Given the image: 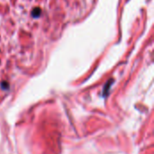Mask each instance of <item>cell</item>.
Masks as SVG:
<instances>
[{
  "instance_id": "3957f363",
  "label": "cell",
  "mask_w": 154,
  "mask_h": 154,
  "mask_svg": "<svg viewBox=\"0 0 154 154\" xmlns=\"http://www.w3.org/2000/svg\"><path fill=\"white\" fill-rule=\"evenodd\" d=\"M1 86H2V87H3V88L6 89V88L8 87V83H7V82H2Z\"/></svg>"
},
{
  "instance_id": "6da1fadb",
  "label": "cell",
  "mask_w": 154,
  "mask_h": 154,
  "mask_svg": "<svg viewBox=\"0 0 154 154\" xmlns=\"http://www.w3.org/2000/svg\"><path fill=\"white\" fill-rule=\"evenodd\" d=\"M32 16L33 18H38L41 16V14H42V9L40 7H35L33 9V11H32Z\"/></svg>"
},
{
  "instance_id": "7a4b0ae2",
  "label": "cell",
  "mask_w": 154,
  "mask_h": 154,
  "mask_svg": "<svg viewBox=\"0 0 154 154\" xmlns=\"http://www.w3.org/2000/svg\"><path fill=\"white\" fill-rule=\"evenodd\" d=\"M113 79L112 80H109L108 82L106 83V85H105V88H104V94L105 95H106L107 94V92H108V90H109V87H110V86L112 85V82H113Z\"/></svg>"
}]
</instances>
